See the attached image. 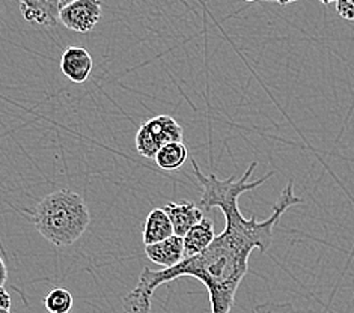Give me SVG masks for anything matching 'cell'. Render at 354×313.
<instances>
[{
    "label": "cell",
    "instance_id": "8fae6325",
    "mask_svg": "<svg viewBox=\"0 0 354 313\" xmlns=\"http://www.w3.org/2000/svg\"><path fill=\"white\" fill-rule=\"evenodd\" d=\"M187 158H189L187 148H185L183 142H176L160 149L157 152L154 162L160 169H162V171L174 172V171H178V169L187 162Z\"/></svg>",
    "mask_w": 354,
    "mask_h": 313
},
{
    "label": "cell",
    "instance_id": "4fadbf2b",
    "mask_svg": "<svg viewBox=\"0 0 354 313\" xmlns=\"http://www.w3.org/2000/svg\"><path fill=\"white\" fill-rule=\"evenodd\" d=\"M254 313H317L312 309H299L292 303H276L267 301L257 304L254 307Z\"/></svg>",
    "mask_w": 354,
    "mask_h": 313
},
{
    "label": "cell",
    "instance_id": "e0dca14e",
    "mask_svg": "<svg viewBox=\"0 0 354 313\" xmlns=\"http://www.w3.org/2000/svg\"><path fill=\"white\" fill-rule=\"evenodd\" d=\"M0 313H10V310H0Z\"/></svg>",
    "mask_w": 354,
    "mask_h": 313
},
{
    "label": "cell",
    "instance_id": "5b68a950",
    "mask_svg": "<svg viewBox=\"0 0 354 313\" xmlns=\"http://www.w3.org/2000/svg\"><path fill=\"white\" fill-rule=\"evenodd\" d=\"M92 57L85 47H68L61 59V73L73 83L83 84L92 73Z\"/></svg>",
    "mask_w": 354,
    "mask_h": 313
},
{
    "label": "cell",
    "instance_id": "30bf717a",
    "mask_svg": "<svg viewBox=\"0 0 354 313\" xmlns=\"http://www.w3.org/2000/svg\"><path fill=\"white\" fill-rule=\"evenodd\" d=\"M171 218L163 208H156L148 214L143 225V244L153 245L174 236Z\"/></svg>",
    "mask_w": 354,
    "mask_h": 313
},
{
    "label": "cell",
    "instance_id": "277c9868",
    "mask_svg": "<svg viewBox=\"0 0 354 313\" xmlns=\"http://www.w3.org/2000/svg\"><path fill=\"white\" fill-rule=\"evenodd\" d=\"M101 20V3L94 0H68L62 8L59 21L66 29L79 33H88Z\"/></svg>",
    "mask_w": 354,
    "mask_h": 313
},
{
    "label": "cell",
    "instance_id": "3957f363",
    "mask_svg": "<svg viewBox=\"0 0 354 313\" xmlns=\"http://www.w3.org/2000/svg\"><path fill=\"white\" fill-rule=\"evenodd\" d=\"M176 142H183V126L172 116L160 115L139 126L134 145L142 157L154 160L160 149Z\"/></svg>",
    "mask_w": 354,
    "mask_h": 313
},
{
    "label": "cell",
    "instance_id": "52a82bcc",
    "mask_svg": "<svg viewBox=\"0 0 354 313\" xmlns=\"http://www.w3.org/2000/svg\"><path fill=\"white\" fill-rule=\"evenodd\" d=\"M145 255L163 269L174 268L184 260V241L180 236H171L162 243L145 245Z\"/></svg>",
    "mask_w": 354,
    "mask_h": 313
},
{
    "label": "cell",
    "instance_id": "5bb4252c",
    "mask_svg": "<svg viewBox=\"0 0 354 313\" xmlns=\"http://www.w3.org/2000/svg\"><path fill=\"white\" fill-rule=\"evenodd\" d=\"M336 12H338L344 20L354 21V2H348V0L336 2Z\"/></svg>",
    "mask_w": 354,
    "mask_h": 313
},
{
    "label": "cell",
    "instance_id": "8992f818",
    "mask_svg": "<svg viewBox=\"0 0 354 313\" xmlns=\"http://www.w3.org/2000/svg\"><path fill=\"white\" fill-rule=\"evenodd\" d=\"M167 217L171 218V223L174 227V234L180 238H184L192 227L199 225L204 220V211H202L196 204L193 202H171L165 208Z\"/></svg>",
    "mask_w": 354,
    "mask_h": 313
},
{
    "label": "cell",
    "instance_id": "9c48e42d",
    "mask_svg": "<svg viewBox=\"0 0 354 313\" xmlns=\"http://www.w3.org/2000/svg\"><path fill=\"white\" fill-rule=\"evenodd\" d=\"M216 238V232H214V225L212 220L204 218L199 225L185 234L183 238L184 241V259L193 258L201 255L202 252L209 247Z\"/></svg>",
    "mask_w": 354,
    "mask_h": 313
},
{
    "label": "cell",
    "instance_id": "2e32d148",
    "mask_svg": "<svg viewBox=\"0 0 354 313\" xmlns=\"http://www.w3.org/2000/svg\"><path fill=\"white\" fill-rule=\"evenodd\" d=\"M6 278H8V269H6L3 259L0 258V287H3Z\"/></svg>",
    "mask_w": 354,
    "mask_h": 313
},
{
    "label": "cell",
    "instance_id": "7c38bea8",
    "mask_svg": "<svg viewBox=\"0 0 354 313\" xmlns=\"http://www.w3.org/2000/svg\"><path fill=\"white\" fill-rule=\"evenodd\" d=\"M44 306L48 313H70L73 309V295L65 287H53L46 295Z\"/></svg>",
    "mask_w": 354,
    "mask_h": 313
},
{
    "label": "cell",
    "instance_id": "9a60e30c",
    "mask_svg": "<svg viewBox=\"0 0 354 313\" xmlns=\"http://www.w3.org/2000/svg\"><path fill=\"white\" fill-rule=\"evenodd\" d=\"M12 306L11 295L6 292L5 287H0V310H10Z\"/></svg>",
    "mask_w": 354,
    "mask_h": 313
},
{
    "label": "cell",
    "instance_id": "ba28073f",
    "mask_svg": "<svg viewBox=\"0 0 354 313\" xmlns=\"http://www.w3.org/2000/svg\"><path fill=\"white\" fill-rule=\"evenodd\" d=\"M68 0H48V2H20L21 15L32 24L56 26L62 8Z\"/></svg>",
    "mask_w": 354,
    "mask_h": 313
},
{
    "label": "cell",
    "instance_id": "6da1fadb",
    "mask_svg": "<svg viewBox=\"0 0 354 313\" xmlns=\"http://www.w3.org/2000/svg\"><path fill=\"white\" fill-rule=\"evenodd\" d=\"M190 162L202 187L198 207L202 211L221 209L226 220L225 229L222 234L216 235L214 241L201 255L184 259L174 268L160 272L143 268L136 287L124 297V313H151L153 295L157 287L184 276L196 278L205 285L212 303V313H231L235 294L248 273L252 252L258 249L261 253H267L272 247L273 231L277 222L291 207L303 202V199L294 194L292 182H288L281 191L272 216L266 220H258L255 216L246 218L240 211V196L243 193L258 189L274 172H268L258 181L250 182V176L258 166L257 162H252L241 178L232 175L227 180H221L214 173H202L193 158Z\"/></svg>",
    "mask_w": 354,
    "mask_h": 313
},
{
    "label": "cell",
    "instance_id": "7a4b0ae2",
    "mask_svg": "<svg viewBox=\"0 0 354 313\" xmlns=\"http://www.w3.org/2000/svg\"><path fill=\"white\" fill-rule=\"evenodd\" d=\"M32 217L35 229L57 247L74 244L91 223L85 199L68 189L47 194L33 208Z\"/></svg>",
    "mask_w": 354,
    "mask_h": 313
}]
</instances>
